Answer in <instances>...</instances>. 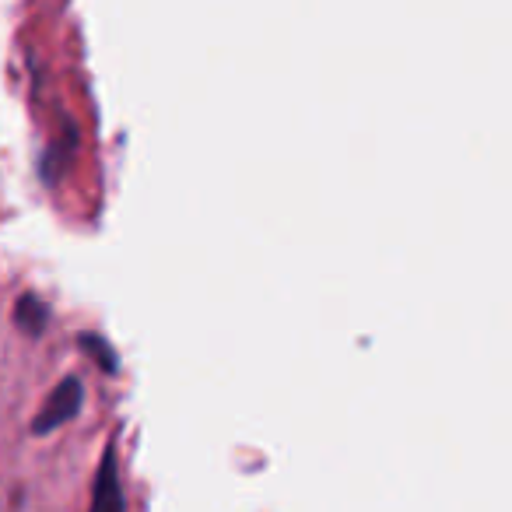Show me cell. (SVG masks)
<instances>
[{"label": "cell", "mask_w": 512, "mask_h": 512, "mask_svg": "<svg viewBox=\"0 0 512 512\" xmlns=\"http://www.w3.org/2000/svg\"><path fill=\"white\" fill-rule=\"evenodd\" d=\"M81 407H85V383H81L78 376H64L50 390V397L43 400V407L36 411L29 432L36 435V439H43V435H53L57 428L71 425V421L81 414Z\"/></svg>", "instance_id": "1"}, {"label": "cell", "mask_w": 512, "mask_h": 512, "mask_svg": "<svg viewBox=\"0 0 512 512\" xmlns=\"http://www.w3.org/2000/svg\"><path fill=\"white\" fill-rule=\"evenodd\" d=\"M88 512H127V495H123V477H120V460H116V446L109 442L102 449L99 470L92 477V502Z\"/></svg>", "instance_id": "2"}, {"label": "cell", "mask_w": 512, "mask_h": 512, "mask_svg": "<svg viewBox=\"0 0 512 512\" xmlns=\"http://www.w3.org/2000/svg\"><path fill=\"white\" fill-rule=\"evenodd\" d=\"M50 320H53L50 306H46L36 292H25L22 299L15 302V327L22 330L25 337H32V341H39V337L50 330Z\"/></svg>", "instance_id": "3"}, {"label": "cell", "mask_w": 512, "mask_h": 512, "mask_svg": "<svg viewBox=\"0 0 512 512\" xmlns=\"http://www.w3.org/2000/svg\"><path fill=\"white\" fill-rule=\"evenodd\" d=\"M78 348L85 351V355H92L95 362L102 365L106 372H116V355H113V348H109L102 337H95V334H81L78 337Z\"/></svg>", "instance_id": "4"}]
</instances>
